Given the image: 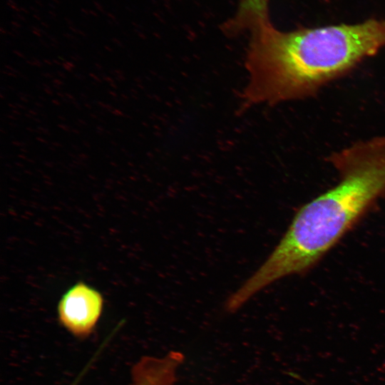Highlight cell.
Masks as SVG:
<instances>
[{
    "label": "cell",
    "mask_w": 385,
    "mask_h": 385,
    "mask_svg": "<svg viewBox=\"0 0 385 385\" xmlns=\"http://www.w3.org/2000/svg\"><path fill=\"white\" fill-rule=\"evenodd\" d=\"M251 30L242 109L313 98L385 48L383 19L289 31L267 21Z\"/></svg>",
    "instance_id": "cell-1"
},
{
    "label": "cell",
    "mask_w": 385,
    "mask_h": 385,
    "mask_svg": "<svg viewBox=\"0 0 385 385\" xmlns=\"http://www.w3.org/2000/svg\"><path fill=\"white\" fill-rule=\"evenodd\" d=\"M325 160L339 182L298 209L273 251L236 290L240 302L310 270L385 194V135L355 141Z\"/></svg>",
    "instance_id": "cell-2"
},
{
    "label": "cell",
    "mask_w": 385,
    "mask_h": 385,
    "mask_svg": "<svg viewBox=\"0 0 385 385\" xmlns=\"http://www.w3.org/2000/svg\"><path fill=\"white\" fill-rule=\"evenodd\" d=\"M103 299L96 289L78 282L62 296L58 305L62 325L78 337L88 336L102 313Z\"/></svg>",
    "instance_id": "cell-3"
},
{
    "label": "cell",
    "mask_w": 385,
    "mask_h": 385,
    "mask_svg": "<svg viewBox=\"0 0 385 385\" xmlns=\"http://www.w3.org/2000/svg\"><path fill=\"white\" fill-rule=\"evenodd\" d=\"M184 356L171 351L160 357L143 356L131 369L130 385H173Z\"/></svg>",
    "instance_id": "cell-4"
},
{
    "label": "cell",
    "mask_w": 385,
    "mask_h": 385,
    "mask_svg": "<svg viewBox=\"0 0 385 385\" xmlns=\"http://www.w3.org/2000/svg\"><path fill=\"white\" fill-rule=\"evenodd\" d=\"M269 0H241L233 21L237 26L248 28L269 19Z\"/></svg>",
    "instance_id": "cell-5"
},
{
    "label": "cell",
    "mask_w": 385,
    "mask_h": 385,
    "mask_svg": "<svg viewBox=\"0 0 385 385\" xmlns=\"http://www.w3.org/2000/svg\"><path fill=\"white\" fill-rule=\"evenodd\" d=\"M79 381V378L77 379L75 381H73L71 385H76L78 384V381Z\"/></svg>",
    "instance_id": "cell-6"
}]
</instances>
